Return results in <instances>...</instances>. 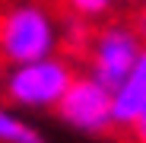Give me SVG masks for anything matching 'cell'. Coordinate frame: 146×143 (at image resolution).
<instances>
[{"label":"cell","mask_w":146,"mask_h":143,"mask_svg":"<svg viewBox=\"0 0 146 143\" xmlns=\"http://www.w3.org/2000/svg\"><path fill=\"white\" fill-rule=\"evenodd\" d=\"M60 48V29L51 7L38 0H10L0 7V57L10 67L54 57Z\"/></svg>","instance_id":"6da1fadb"},{"label":"cell","mask_w":146,"mask_h":143,"mask_svg":"<svg viewBox=\"0 0 146 143\" xmlns=\"http://www.w3.org/2000/svg\"><path fill=\"white\" fill-rule=\"evenodd\" d=\"M76 67L70 57L54 54L35 64H22L10 67L0 95L16 105V108H29V111H57L60 99L67 95L70 83L76 80Z\"/></svg>","instance_id":"7a4b0ae2"},{"label":"cell","mask_w":146,"mask_h":143,"mask_svg":"<svg viewBox=\"0 0 146 143\" xmlns=\"http://www.w3.org/2000/svg\"><path fill=\"white\" fill-rule=\"evenodd\" d=\"M143 38L133 32L130 22H108V26L92 29L89 48H86V76L102 83L108 92H114L130 76L133 64L143 54Z\"/></svg>","instance_id":"3957f363"},{"label":"cell","mask_w":146,"mask_h":143,"mask_svg":"<svg viewBox=\"0 0 146 143\" xmlns=\"http://www.w3.org/2000/svg\"><path fill=\"white\" fill-rule=\"evenodd\" d=\"M57 118L83 137H105L114 130V102L111 92L95 83L92 76L80 73L70 83L67 95L57 105Z\"/></svg>","instance_id":"277c9868"},{"label":"cell","mask_w":146,"mask_h":143,"mask_svg":"<svg viewBox=\"0 0 146 143\" xmlns=\"http://www.w3.org/2000/svg\"><path fill=\"white\" fill-rule=\"evenodd\" d=\"M111 102H114V130H130L146 114V48L133 64L130 76L111 92Z\"/></svg>","instance_id":"5b68a950"},{"label":"cell","mask_w":146,"mask_h":143,"mask_svg":"<svg viewBox=\"0 0 146 143\" xmlns=\"http://www.w3.org/2000/svg\"><path fill=\"white\" fill-rule=\"evenodd\" d=\"M0 143H48V137L22 114L0 105Z\"/></svg>","instance_id":"8992f818"},{"label":"cell","mask_w":146,"mask_h":143,"mask_svg":"<svg viewBox=\"0 0 146 143\" xmlns=\"http://www.w3.org/2000/svg\"><path fill=\"white\" fill-rule=\"evenodd\" d=\"M73 19H99L111 10V0H64Z\"/></svg>","instance_id":"52a82bcc"},{"label":"cell","mask_w":146,"mask_h":143,"mask_svg":"<svg viewBox=\"0 0 146 143\" xmlns=\"http://www.w3.org/2000/svg\"><path fill=\"white\" fill-rule=\"evenodd\" d=\"M127 134H130V140H133V143H146V114L140 118V121H137Z\"/></svg>","instance_id":"ba28073f"},{"label":"cell","mask_w":146,"mask_h":143,"mask_svg":"<svg viewBox=\"0 0 146 143\" xmlns=\"http://www.w3.org/2000/svg\"><path fill=\"white\" fill-rule=\"evenodd\" d=\"M3 80H7V64H3V57H0V89H3Z\"/></svg>","instance_id":"9c48e42d"}]
</instances>
